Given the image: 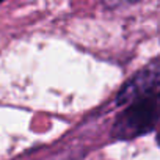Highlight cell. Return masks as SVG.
<instances>
[{
	"label": "cell",
	"instance_id": "6da1fadb",
	"mask_svg": "<svg viewBox=\"0 0 160 160\" xmlns=\"http://www.w3.org/2000/svg\"><path fill=\"white\" fill-rule=\"evenodd\" d=\"M116 105L124 108L113 122L115 140H133L157 126L160 121V57L122 85Z\"/></svg>",
	"mask_w": 160,
	"mask_h": 160
},
{
	"label": "cell",
	"instance_id": "7a4b0ae2",
	"mask_svg": "<svg viewBox=\"0 0 160 160\" xmlns=\"http://www.w3.org/2000/svg\"><path fill=\"white\" fill-rule=\"evenodd\" d=\"M157 144H158V146H160V130H158V132H157Z\"/></svg>",
	"mask_w": 160,
	"mask_h": 160
}]
</instances>
